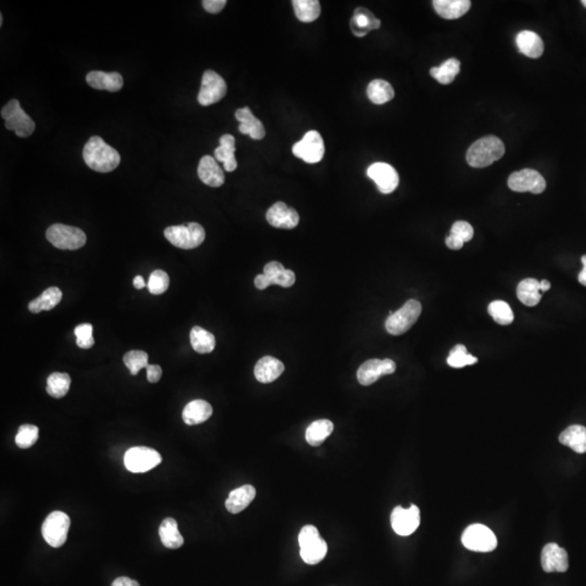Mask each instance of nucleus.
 <instances>
[{"label": "nucleus", "instance_id": "46", "mask_svg": "<svg viewBox=\"0 0 586 586\" xmlns=\"http://www.w3.org/2000/svg\"><path fill=\"white\" fill-rule=\"evenodd\" d=\"M296 283V274L290 269H285L273 279V285H278L283 288H290Z\"/></svg>", "mask_w": 586, "mask_h": 586}, {"label": "nucleus", "instance_id": "19", "mask_svg": "<svg viewBox=\"0 0 586 586\" xmlns=\"http://www.w3.org/2000/svg\"><path fill=\"white\" fill-rule=\"evenodd\" d=\"M198 176L201 182L209 187H221L225 182V174L222 168L219 166L216 159L211 155H205L200 160L198 166Z\"/></svg>", "mask_w": 586, "mask_h": 586}, {"label": "nucleus", "instance_id": "2", "mask_svg": "<svg viewBox=\"0 0 586 586\" xmlns=\"http://www.w3.org/2000/svg\"><path fill=\"white\" fill-rule=\"evenodd\" d=\"M505 155V145L496 136H486L473 143L467 151V162L471 168L490 166Z\"/></svg>", "mask_w": 586, "mask_h": 586}, {"label": "nucleus", "instance_id": "13", "mask_svg": "<svg viewBox=\"0 0 586 586\" xmlns=\"http://www.w3.org/2000/svg\"><path fill=\"white\" fill-rule=\"evenodd\" d=\"M508 187L512 191H529L534 195H539L546 189V180L537 171L525 168V170L512 173L508 178Z\"/></svg>", "mask_w": 586, "mask_h": 586}, {"label": "nucleus", "instance_id": "28", "mask_svg": "<svg viewBox=\"0 0 586 586\" xmlns=\"http://www.w3.org/2000/svg\"><path fill=\"white\" fill-rule=\"evenodd\" d=\"M219 147L214 151V157L216 161L224 164V170L227 172H234L238 166L235 152H236V141L234 136L230 134H225L219 138Z\"/></svg>", "mask_w": 586, "mask_h": 586}, {"label": "nucleus", "instance_id": "40", "mask_svg": "<svg viewBox=\"0 0 586 586\" xmlns=\"http://www.w3.org/2000/svg\"><path fill=\"white\" fill-rule=\"evenodd\" d=\"M478 362L477 357L467 352L465 345H457L452 349L448 357V364L453 368H463Z\"/></svg>", "mask_w": 586, "mask_h": 586}, {"label": "nucleus", "instance_id": "44", "mask_svg": "<svg viewBox=\"0 0 586 586\" xmlns=\"http://www.w3.org/2000/svg\"><path fill=\"white\" fill-rule=\"evenodd\" d=\"M77 335V345L81 349H90L95 345L93 338V326L90 324H81L74 331Z\"/></svg>", "mask_w": 586, "mask_h": 586}, {"label": "nucleus", "instance_id": "53", "mask_svg": "<svg viewBox=\"0 0 586 586\" xmlns=\"http://www.w3.org/2000/svg\"><path fill=\"white\" fill-rule=\"evenodd\" d=\"M582 264H583V269L579 274V281L581 285L586 287V255L582 256Z\"/></svg>", "mask_w": 586, "mask_h": 586}, {"label": "nucleus", "instance_id": "57", "mask_svg": "<svg viewBox=\"0 0 586 586\" xmlns=\"http://www.w3.org/2000/svg\"><path fill=\"white\" fill-rule=\"evenodd\" d=\"M582 5H583L584 7L586 8V0H582Z\"/></svg>", "mask_w": 586, "mask_h": 586}, {"label": "nucleus", "instance_id": "54", "mask_svg": "<svg viewBox=\"0 0 586 586\" xmlns=\"http://www.w3.org/2000/svg\"><path fill=\"white\" fill-rule=\"evenodd\" d=\"M145 279H143V276H136L135 278H134V287H135L136 289L141 290V289L145 288Z\"/></svg>", "mask_w": 586, "mask_h": 586}, {"label": "nucleus", "instance_id": "16", "mask_svg": "<svg viewBox=\"0 0 586 586\" xmlns=\"http://www.w3.org/2000/svg\"><path fill=\"white\" fill-rule=\"evenodd\" d=\"M367 175L376 182L378 189L384 195H389L399 186V174L397 170L388 163H374L368 168Z\"/></svg>", "mask_w": 586, "mask_h": 586}, {"label": "nucleus", "instance_id": "10", "mask_svg": "<svg viewBox=\"0 0 586 586\" xmlns=\"http://www.w3.org/2000/svg\"><path fill=\"white\" fill-rule=\"evenodd\" d=\"M464 546L473 552H492L498 546V539L492 530L483 525H469L461 537Z\"/></svg>", "mask_w": 586, "mask_h": 586}, {"label": "nucleus", "instance_id": "18", "mask_svg": "<svg viewBox=\"0 0 586 586\" xmlns=\"http://www.w3.org/2000/svg\"><path fill=\"white\" fill-rule=\"evenodd\" d=\"M541 564L545 572H566L569 568V558L566 549L555 543L545 545L541 555Z\"/></svg>", "mask_w": 586, "mask_h": 586}, {"label": "nucleus", "instance_id": "32", "mask_svg": "<svg viewBox=\"0 0 586 586\" xmlns=\"http://www.w3.org/2000/svg\"><path fill=\"white\" fill-rule=\"evenodd\" d=\"M190 343L192 349L199 354H209L214 350L216 341L213 333L195 326L190 331Z\"/></svg>", "mask_w": 586, "mask_h": 586}, {"label": "nucleus", "instance_id": "8", "mask_svg": "<svg viewBox=\"0 0 586 586\" xmlns=\"http://www.w3.org/2000/svg\"><path fill=\"white\" fill-rule=\"evenodd\" d=\"M70 525L71 520L65 512H52L42 523V537L50 546L59 548L67 542Z\"/></svg>", "mask_w": 586, "mask_h": 586}, {"label": "nucleus", "instance_id": "49", "mask_svg": "<svg viewBox=\"0 0 586 586\" xmlns=\"http://www.w3.org/2000/svg\"><path fill=\"white\" fill-rule=\"evenodd\" d=\"M147 370V378L151 383H155L162 377V368L159 365H148Z\"/></svg>", "mask_w": 586, "mask_h": 586}, {"label": "nucleus", "instance_id": "7", "mask_svg": "<svg viewBox=\"0 0 586 586\" xmlns=\"http://www.w3.org/2000/svg\"><path fill=\"white\" fill-rule=\"evenodd\" d=\"M420 302L409 300L395 313L390 314L386 320V329L392 335H401L407 333L416 324L421 314Z\"/></svg>", "mask_w": 586, "mask_h": 586}, {"label": "nucleus", "instance_id": "41", "mask_svg": "<svg viewBox=\"0 0 586 586\" xmlns=\"http://www.w3.org/2000/svg\"><path fill=\"white\" fill-rule=\"evenodd\" d=\"M40 430L34 425H22L15 436V444L23 450L32 448L38 442Z\"/></svg>", "mask_w": 586, "mask_h": 586}, {"label": "nucleus", "instance_id": "47", "mask_svg": "<svg viewBox=\"0 0 586 586\" xmlns=\"http://www.w3.org/2000/svg\"><path fill=\"white\" fill-rule=\"evenodd\" d=\"M285 267H283V264L279 263V262H269L265 265L264 267V275H267V278L269 279L271 281V285H273V279L280 274L281 271H285Z\"/></svg>", "mask_w": 586, "mask_h": 586}, {"label": "nucleus", "instance_id": "5", "mask_svg": "<svg viewBox=\"0 0 586 586\" xmlns=\"http://www.w3.org/2000/svg\"><path fill=\"white\" fill-rule=\"evenodd\" d=\"M1 116L6 122V128L15 131L20 138L30 137L35 131V122L27 116L17 99H13L1 109Z\"/></svg>", "mask_w": 586, "mask_h": 586}, {"label": "nucleus", "instance_id": "23", "mask_svg": "<svg viewBox=\"0 0 586 586\" xmlns=\"http://www.w3.org/2000/svg\"><path fill=\"white\" fill-rule=\"evenodd\" d=\"M237 120L240 122L239 132L244 135H249L252 139L261 141L265 137V128L259 118H255L248 106L238 109L236 111Z\"/></svg>", "mask_w": 586, "mask_h": 586}, {"label": "nucleus", "instance_id": "50", "mask_svg": "<svg viewBox=\"0 0 586 586\" xmlns=\"http://www.w3.org/2000/svg\"><path fill=\"white\" fill-rule=\"evenodd\" d=\"M445 244L448 249L459 250L463 248L465 242L461 238H459V237L455 236V235L450 234V236L446 237Z\"/></svg>", "mask_w": 586, "mask_h": 586}, {"label": "nucleus", "instance_id": "39", "mask_svg": "<svg viewBox=\"0 0 586 586\" xmlns=\"http://www.w3.org/2000/svg\"><path fill=\"white\" fill-rule=\"evenodd\" d=\"M489 314L491 317L496 320L498 325L508 326L514 322V312L509 304L506 303L505 301H493L488 308Z\"/></svg>", "mask_w": 586, "mask_h": 586}, {"label": "nucleus", "instance_id": "42", "mask_svg": "<svg viewBox=\"0 0 586 586\" xmlns=\"http://www.w3.org/2000/svg\"><path fill=\"white\" fill-rule=\"evenodd\" d=\"M124 364L131 370L133 376L138 374L143 368L148 367V354L143 351H129L123 357Z\"/></svg>", "mask_w": 586, "mask_h": 586}, {"label": "nucleus", "instance_id": "30", "mask_svg": "<svg viewBox=\"0 0 586 586\" xmlns=\"http://www.w3.org/2000/svg\"><path fill=\"white\" fill-rule=\"evenodd\" d=\"M161 542L166 548L177 549L184 544V537L180 534L175 519L166 518L159 528Z\"/></svg>", "mask_w": 586, "mask_h": 586}, {"label": "nucleus", "instance_id": "43", "mask_svg": "<svg viewBox=\"0 0 586 586\" xmlns=\"http://www.w3.org/2000/svg\"><path fill=\"white\" fill-rule=\"evenodd\" d=\"M170 287V277L162 269L153 271L149 278L148 289L155 296L163 294Z\"/></svg>", "mask_w": 586, "mask_h": 586}, {"label": "nucleus", "instance_id": "37", "mask_svg": "<svg viewBox=\"0 0 586 586\" xmlns=\"http://www.w3.org/2000/svg\"><path fill=\"white\" fill-rule=\"evenodd\" d=\"M459 72H461V62L451 58L446 60L440 67L432 68L430 70V75L440 84L448 85L451 84Z\"/></svg>", "mask_w": 586, "mask_h": 586}, {"label": "nucleus", "instance_id": "31", "mask_svg": "<svg viewBox=\"0 0 586 586\" xmlns=\"http://www.w3.org/2000/svg\"><path fill=\"white\" fill-rule=\"evenodd\" d=\"M62 299V292L57 287L46 289L42 293V296L31 301L29 304V310L31 313L38 314L42 310H52L60 303Z\"/></svg>", "mask_w": 586, "mask_h": 586}, {"label": "nucleus", "instance_id": "15", "mask_svg": "<svg viewBox=\"0 0 586 586\" xmlns=\"http://www.w3.org/2000/svg\"><path fill=\"white\" fill-rule=\"evenodd\" d=\"M395 370H397V365L389 358H386V360L372 358L361 365L357 370V380L362 386H370L382 376L393 374Z\"/></svg>", "mask_w": 586, "mask_h": 586}, {"label": "nucleus", "instance_id": "21", "mask_svg": "<svg viewBox=\"0 0 586 586\" xmlns=\"http://www.w3.org/2000/svg\"><path fill=\"white\" fill-rule=\"evenodd\" d=\"M381 22L366 8H356L350 21L351 31L357 38H364L370 31L379 29Z\"/></svg>", "mask_w": 586, "mask_h": 586}, {"label": "nucleus", "instance_id": "9", "mask_svg": "<svg viewBox=\"0 0 586 586\" xmlns=\"http://www.w3.org/2000/svg\"><path fill=\"white\" fill-rule=\"evenodd\" d=\"M162 457L153 448L136 446L126 452L124 465L128 471L134 473H147L160 465Z\"/></svg>", "mask_w": 586, "mask_h": 586}, {"label": "nucleus", "instance_id": "22", "mask_svg": "<svg viewBox=\"0 0 586 586\" xmlns=\"http://www.w3.org/2000/svg\"><path fill=\"white\" fill-rule=\"evenodd\" d=\"M283 372L285 365L273 356L262 357L254 367V376L261 383H271L275 381L280 377Z\"/></svg>", "mask_w": 586, "mask_h": 586}, {"label": "nucleus", "instance_id": "29", "mask_svg": "<svg viewBox=\"0 0 586 586\" xmlns=\"http://www.w3.org/2000/svg\"><path fill=\"white\" fill-rule=\"evenodd\" d=\"M560 442L569 446L576 453H586V428L581 425H573L567 428L560 436Z\"/></svg>", "mask_w": 586, "mask_h": 586}, {"label": "nucleus", "instance_id": "3", "mask_svg": "<svg viewBox=\"0 0 586 586\" xmlns=\"http://www.w3.org/2000/svg\"><path fill=\"white\" fill-rule=\"evenodd\" d=\"M301 558L308 564H317L325 558L328 552L327 543L320 537L314 525H306L299 534Z\"/></svg>", "mask_w": 586, "mask_h": 586}, {"label": "nucleus", "instance_id": "34", "mask_svg": "<svg viewBox=\"0 0 586 586\" xmlns=\"http://www.w3.org/2000/svg\"><path fill=\"white\" fill-rule=\"evenodd\" d=\"M517 296L520 302H523L525 306H537L542 298L541 294V289H539V281L537 279L527 278L518 285Z\"/></svg>", "mask_w": 586, "mask_h": 586}, {"label": "nucleus", "instance_id": "20", "mask_svg": "<svg viewBox=\"0 0 586 586\" xmlns=\"http://www.w3.org/2000/svg\"><path fill=\"white\" fill-rule=\"evenodd\" d=\"M87 84L99 90H108L111 93L123 88L124 79L118 72L91 71L86 77Z\"/></svg>", "mask_w": 586, "mask_h": 586}, {"label": "nucleus", "instance_id": "52", "mask_svg": "<svg viewBox=\"0 0 586 586\" xmlns=\"http://www.w3.org/2000/svg\"><path fill=\"white\" fill-rule=\"evenodd\" d=\"M111 586H141L139 585L138 582L135 581V580L129 579L127 576H121V578H118V579L114 580L113 583H112Z\"/></svg>", "mask_w": 586, "mask_h": 586}, {"label": "nucleus", "instance_id": "51", "mask_svg": "<svg viewBox=\"0 0 586 586\" xmlns=\"http://www.w3.org/2000/svg\"><path fill=\"white\" fill-rule=\"evenodd\" d=\"M254 285H255L256 288L259 289V290H264V289L269 288V286H271V281L267 278V275H264V274L258 275L255 277Z\"/></svg>", "mask_w": 586, "mask_h": 586}, {"label": "nucleus", "instance_id": "33", "mask_svg": "<svg viewBox=\"0 0 586 586\" xmlns=\"http://www.w3.org/2000/svg\"><path fill=\"white\" fill-rule=\"evenodd\" d=\"M333 431V424L328 419L314 421L306 429V438L310 445L319 446Z\"/></svg>", "mask_w": 586, "mask_h": 586}, {"label": "nucleus", "instance_id": "25", "mask_svg": "<svg viewBox=\"0 0 586 586\" xmlns=\"http://www.w3.org/2000/svg\"><path fill=\"white\" fill-rule=\"evenodd\" d=\"M213 409L205 399H195L186 405L182 411V420L188 426H195L207 421L212 416Z\"/></svg>", "mask_w": 586, "mask_h": 586}, {"label": "nucleus", "instance_id": "35", "mask_svg": "<svg viewBox=\"0 0 586 586\" xmlns=\"http://www.w3.org/2000/svg\"><path fill=\"white\" fill-rule=\"evenodd\" d=\"M367 96L374 104H383L395 98V89L388 81L374 79L367 87Z\"/></svg>", "mask_w": 586, "mask_h": 586}, {"label": "nucleus", "instance_id": "12", "mask_svg": "<svg viewBox=\"0 0 586 586\" xmlns=\"http://www.w3.org/2000/svg\"><path fill=\"white\" fill-rule=\"evenodd\" d=\"M227 93L226 81L212 70L203 73L201 88L198 95V102L201 106H211L222 100Z\"/></svg>", "mask_w": 586, "mask_h": 586}, {"label": "nucleus", "instance_id": "27", "mask_svg": "<svg viewBox=\"0 0 586 586\" xmlns=\"http://www.w3.org/2000/svg\"><path fill=\"white\" fill-rule=\"evenodd\" d=\"M516 44L521 54L532 59H537L544 52V42L542 38L532 31L520 32L516 38Z\"/></svg>", "mask_w": 586, "mask_h": 586}, {"label": "nucleus", "instance_id": "26", "mask_svg": "<svg viewBox=\"0 0 586 586\" xmlns=\"http://www.w3.org/2000/svg\"><path fill=\"white\" fill-rule=\"evenodd\" d=\"M434 10L446 20H455L468 13L471 7L469 0H434Z\"/></svg>", "mask_w": 586, "mask_h": 586}, {"label": "nucleus", "instance_id": "17", "mask_svg": "<svg viewBox=\"0 0 586 586\" xmlns=\"http://www.w3.org/2000/svg\"><path fill=\"white\" fill-rule=\"evenodd\" d=\"M267 222L280 230H293L300 222L299 213L286 203H276L269 207L267 212Z\"/></svg>", "mask_w": 586, "mask_h": 586}, {"label": "nucleus", "instance_id": "4", "mask_svg": "<svg viewBox=\"0 0 586 586\" xmlns=\"http://www.w3.org/2000/svg\"><path fill=\"white\" fill-rule=\"evenodd\" d=\"M166 239L176 248L184 250L195 249L205 239V230L198 223L170 226L164 230Z\"/></svg>", "mask_w": 586, "mask_h": 586}, {"label": "nucleus", "instance_id": "1", "mask_svg": "<svg viewBox=\"0 0 586 586\" xmlns=\"http://www.w3.org/2000/svg\"><path fill=\"white\" fill-rule=\"evenodd\" d=\"M83 158L88 168L99 173L112 172L121 162V155L118 150L104 143L99 136H93L87 141L83 150Z\"/></svg>", "mask_w": 586, "mask_h": 586}, {"label": "nucleus", "instance_id": "36", "mask_svg": "<svg viewBox=\"0 0 586 586\" xmlns=\"http://www.w3.org/2000/svg\"><path fill=\"white\" fill-rule=\"evenodd\" d=\"M292 6L301 22H314L319 17L320 3L317 0H293Z\"/></svg>", "mask_w": 586, "mask_h": 586}, {"label": "nucleus", "instance_id": "14", "mask_svg": "<svg viewBox=\"0 0 586 586\" xmlns=\"http://www.w3.org/2000/svg\"><path fill=\"white\" fill-rule=\"evenodd\" d=\"M420 525V510L416 505L409 509L397 506L391 514L392 529L401 537H409L418 529Z\"/></svg>", "mask_w": 586, "mask_h": 586}, {"label": "nucleus", "instance_id": "55", "mask_svg": "<svg viewBox=\"0 0 586 586\" xmlns=\"http://www.w3.org/2000/svg\"><path fill=\"white\" fill-rule=\"evenodd\" d=\"M539 289H541V291L546 292V291H548L549 289H551V283H549L548 280H546V279L539 281Z\"/></svg>", "mask_w": 586, "mask_h": 586}, {"label": "nucleus", "instance_id": "6", "mask_svg": "<svg viewBox=\"0 0 586 586\" xmlns=\"http://www.w3.org/2000/svg\"><path fill=\"white\" fill-rule=\"evenodd\" d=\"M48 241L60 250H79L86 244L87 237L77 227L54 224L46 232Z\"/></svg>", "mask_w": 586, "mask_h": 586}, {"label": "nucleus", "instance_id": "48", "mask_svg": "<svg viewBox=\"0 0 586 586\" xmlns=\"http://www.w3.org/2000/svg\"><path fill=\"white\" fill-rule=\"evenodd\" d=\"M226 5V0H205L203 3L205 10L213 15L221 13Z\"/></svg>", "mask_w": 586, "mask_h": 586}, {"label": "nucleus", "instance_id": "11", "mask_svg": "<svg viewBox=\"0 0 586 586\" xmlns=\"http://www.w3.org/2000/svg\"><path fill=\"white\" fill-rule=\"evenodd\" d=\"M292 153L304 162L314 164L322 161L325 155L323 137L316 131L308 132L303 138L294 143Z\"/></svg>", "mask_w": 586, "mask_h": 586}, {"label": "nucleus", "instance_id": "24", "mask_svg": "<svg viewBox=\"0 0 586 586\" xmlns=\"http://www.w3.org/2000/svg\"><path fill=\"white\" fill-rule=\"evenodd\" d=\"M255 496L256 490L252 485L246 484L240 488L235 489L230 493V496L225 502L226 509L234 515L239 514L251 504Z\"/></svg>", "mask_w": 586, "mask_h": 586}, {"label": "nucleus", "instance_id": "45", "mask_svg": "<svg viewBox=\"0 0 586 586\" xmlns=\"http://www.w3.org/2000/svg\"><path fill=\"white\" fill-rule=\"evenodd\" d=\"M451 234L459 237L464 242H468L473 238V228L468 222L459 221L452 226Z\"/></svg>", "mask_w": 586, "mask_h": 586}, {"label": "nucleus", "instance_id": "56", "mask_svg": "<svg viewBox=\"0 0 586 586\" xmlns=\"http://www.w3.org/2000/svg\"><path fill=\"white\" fill-rule=\"evenodd\" d=\"M3 15H0V25H3Z\"/></svg>", "mask_w": 586, "mask_h": 586}, {"label": "nucleus", "instance_id": "38", "mask_svg": "<svg viewBox=\"0 0 586 586\" xmlns=\"http://www.w3.org/2000/svg\"><path fill=\"white\" fill-rule=\"evenodd\" d=\"M71 386V377L65 372H52L47 379L48 395L54 399H61L68 395Z\"/></svg>", "mask_w": 586, "mask_h": 586}]
</instances>
